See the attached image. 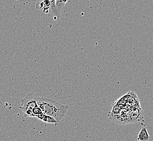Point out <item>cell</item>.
<instances>
[{
	"label": "cell",
	"mask_w": 153,
	"mask_h": 141,
	"mask_svg": "<svg viewBox=\"0 0 153 141\" xmlns=\"http://www.w3.org/2000/svg\"><path fill=\"white\" fill-rule=\"evenodd\" d=\"M36 103L44 115L54 118L58 123L64 117L68 109V105L45 98L37 97Z\"/></svg>",
	"instance_id": "obj_1"
},
{
	"label": "cell",
	"mask_w": 153,
	"mask_h": 141,
	"mask_svg": "<svg viewBox=\"0 0 153 141\" xmlns=\"http://www.w3.org/2000/svg\"><path fill=\"white\" fill-rule=\"evenodd\" d=\"M38 96L33 93L27 94L26 96L21 100L20 109L25 117H33V109L38 106L36 98Z\"/></svg>",
	"instance_id": "obj_2"
},
{
	"label": "cell",
	"mask_w": 153,
	"mask_h": 141,
	"mask_svg": "<svg viewBox=\"0 0 153 141\" xmlns=\"http://www.w3.org/2000/svg\"><path fill=\"white\" fill-rule=\"evenodd\" d=\"M68 1V0H55V7L52 12H53L54 16L57 18V20H59L62 9Z\"/></svg>",
	"instance_id": "obj_3"
},
{
	"label": "cell",
	"mask_w": 153,
	"mask_h": 141,
	"mask_svg": "<svg viewBox=\"0 0 153 141\" xmlns=\"http://www.w3.org/2000/svg\"><path fill=\"white\" fill-rule=\"evenodd\" d=\"M141 112L140 110L137 108H136L133 110L131 112V114H130L129 117H128V121H129V123H133V122H138V121L140 120L141 117Z\"/></svg>",
	"instance_id": "obj_4"
},
{
	"label": "cell",
	"mask_w": 153,
	"mask_h": 141,
	"mask_svg": "<svg viewBox=\"0 0 153 141\" xmlns=\"http://www.w3.org/2000/svg\"><path fill=\"white\" fill-rule=\"evenodd\" d=\"M150 140V137L147 130L146 127H142L137 136V141H149Z\"/></svg>",
	"instance_id": "obj_5"
},
{
	"label": "cell",
	"mask_w": 153,
	"mask_h": 141,
	"mask_svg": "<svg viewBox=\"0 0 153 141\" xmlns=\"http://www.w3.org/2000/svg\"><path fill=\"white\" fill-rule=\"evenodd\" d=\"M38 119H40L41 121L44 122H45V123L54 124L56 126L57 124H58V123H57V122L55 119L54 118H53V117L50 116L44 115V114H42L41 116H40L38 117Z\"/></svg>",
	"instance_id": "obj_6"
},
{
	"label": "cell",
	"mask_w": 153,
	"mask_h": 141,
	"mask_svg": "<svg viewBox=\"0 0 153 141\" xmlns=\"http://www.w3.org/2000/svg\"><path fill=\"white\" fill-rule=\"evenodd\" d=\"M32 112L33 117L38 118L40 115L43 114L41 109L38 106L33 109Z\"/></svg>",
	"instance_id": "obj_7"
},
{
	"label": "cell",
	"mask_w": 153,
	"mask_h": 141,
	"mask_svg": "<svg viewBox=\"0 0 153 141\" xmlns=\"http://www.w3.org/2000/svg\"><path fill=\"white\" fill-rule=\"evenodd\" d=\"M36 8L38 9H42L43 8V2H41L36 4Z\"/></svg>",
	"instance_id": "obj_8"
}]
</instances>
